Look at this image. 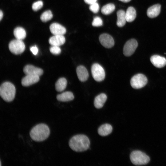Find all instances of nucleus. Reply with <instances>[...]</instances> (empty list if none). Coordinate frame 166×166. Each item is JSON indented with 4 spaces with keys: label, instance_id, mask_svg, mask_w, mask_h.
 I'll list each match as a JSON object with an SVG mask.
<instances>
[{
    "label": "nucleus",
    "instance_id": "obj_1",
    "mask_svg": "<svg viewBox=\"0 0 166 166\" xmlns=\"http://www.w3.org/2000/svg\"><path fill=\"white\" fill-rule=\"evenodd\" d=\"M90 144L89 138L82 134L74 136L70 140L69 142L70 148L76 152H82L87 150L89 148Z\"/></svg>",
    "mask_w": 166,
    "mask_h": 166
},
{
    "label": "nucleus",
    "instance_id": "obj_2",
    "mask_svg": "<svg viewBox=\"0 0 166 166\" xmlns=\"http://www.w3.org/2000/svg\"><path fill=\"white\" fill-rule=\"evenodd\" d=\"M50 133L48 126L45 124L41 123L37 124L31 129L30 135L33 140L40 142L47 138Z\"/></svg>",
    "mask_w": 166,
    "mask_h": 166
},
{
    "label": "nucleus",
    "instance_id": "obj_3",
    "mask_svg": "<svg viewBox=\"0 0 166 166\" xmlns=\"http://www.w3.org/2000/svg\"><path fill=\"white\" fill-rule=\"evenodd\" d=\"M16 89L14 85L10 82L3 83L0 87V95L6 101L10 102L14 99Z\"/></svg>",
    "mask_w": 166,
    "mask_h": 166
},
{
    "label": "nucleus",
    "instance_id": "obj_4",
    "mask_svg": "<svg viewBox=\"0 0 166 166\" xmlns=\"http://www.w3.org/2000/svg\"><path fill=\"white\" fill-rule=\"evenodd\" d=\"M130 159L132 163L136 165L146 164L150 161V158L148 156L139 150L132 152L130 155Z\"/></svg>",
    "mask_w": 166,
    "mask_h": 166
},
{
    "label": "nucleus",
    "instance_id": "obj_5",
    "mask_svg": "<svg viewBox=\"0 0 166 166\" xmlns=\"http://www.w3.org/2000/svg\"><path fill=\"white\" fill-rule=\"evenodd\" d=\"M9 48L12 53L16 55L19 54L24 51L25 46L22 40L16 39L10 42Z\"/></svg>",
    "mask_w": 166,
    "mask_h": 166
},
{
    "label": "nucleus",
    "instance_id": "obj_6",
    "mask_svg": "<svg viewBox=\"0 0 166 166\" xmlns=\"http://www.w3.org/2000/svg\"><path fill=\"white\" fill-rule=\"evenodd\" d=\"M147 83V79L144 74H136L131 79L130 84L132 87L135 89H139L145 86Z\"/></svg>",
    "mask_w": 166,
    "mask_h": 166
},
{
    "label": "nucleus",
    "instance_id": "obj_7",
    "mask_svg": "<svg viewBox=\"0 0 166 166\" xmlns=\"http://www.w3.org/2000/svg\"><path fill=\"white\" fill-rule=\"evenodd\" d=\"M92 76L94 79L97 81H101L104 79L105 73L103 68L99 64H93L91 68Z\"/></svg>",
    "mask_w": 166,
    "mask_h": 166
},
{
    "label": "nucleus",
    "instance_id": "obj_8",
    "mask_svg": "<svg viewBox=\"0 0 166 166\" xmlns=\"http://www.w3.org/2000/svg\"><path fill=\"white\" fill-rule=\"evenodd\" d=\"M138 46L137 41L134 39H131L128 41L125 44L123 52L126 56H129L132 54Z\"/></svg>",
    "mask_w": 166,
    "mask_h": 166
},
{
    "label": "nucleus",
    "instance_id": "obj_9",
    "mask_svg": "<svg viewBox=\"0 0 166 166\" xmlns=\"http://www.w3.org/2000/svg\"><path fill=\"white\" fill-rule=\"evenodd\" d=\"M99 40L101 44L106 48H111L114 45L113 38L111 35L107 34H101L99 37Z\"/></svg>",
    "mask_w": 166,
    "mask_h": 166
},
{
    "label": "nucleus",
    "instance_id": "obj_10",
    "mask_svg": "<svg viewBox=\"0 0 166 166\" xmlns=\"http://www.w3.org/2000/svg\"><path fill=\"white\" fill-rule=\"evenodd\" d=\"M23 72L26 75H35L39 76L42 75L43 73L42 69L30 65L25 66L23 69Z\"/></svg>",
    "mask_w": 166,
    "mask_h": 166
},
{
    "label": "nucleus",
    "instance_id": "obj_11",
    "mask_svg": "<svg viewBox=\"0 0 166 166\" xmlns=\"http://www.w3.org/2000/svg\"><path fill=\"white\" fill-rule=\"evenodd\" d=\"M49 29L53 35H63L66 32L65 28L57 23L51 24L49 26Z\"/></svg>",
    "mask_w": 166,
    "mask_h": 166
},
{
    "label": "nucleus",
    "instance_id": "obj_12",
    "mask_svg": "<svg viewBox=\"0 0 166 166\" xmlns=\"http://www.w3.org/2000/svg\"><path fill=\"white\" fill-rule=\"evenodd\" d=\"M39 79L38 76L26 75L22 79L21 83L23 86H28L37 82Z\"/></svg>",
    "mask_w": 166,
    "mask_h": 166
},
{
    "label": "nucleus",
    "instance_id": "obj_13",
    "mask_svg": "<svg viewBox=\"0 0 166 166\" xmlns=\"http://www.w3.org/2000/svg\"><path fill=\"white\" fill-rule=\"evenodd\" d=\"M152 64L156 67L161 68L166 65V59L164 57L159 55H154L150 58Z\"/></svg>",
    "mask_w": 166,
    "mask_h": 166
},
{
    "label": "nucleus",
    "instance_id": "obj_14",
    "mask_svg": "<svg viewBox=\"0 0 166 166\" xmlns=\"http://www.w3.org/2000/svg\"><path fill=\"white\" fill-rule=\"evenodd\" d=\"M76 73L78 79L81 81H85L88 78V71L83 66L80 65L78 66L76 69Z\"/></svg>",
    "mask_w": 166,
    "mask_h": 166
},
{
    "label": "nucleus",
    "instance_id": "obj_15",
    "mask_svg": "<svg viewBox=\"0 0 166 166\" xmlns=\"http://www.w3.org/2000/svg\"><path fill=\"white\" fill-rule=\"evenodd\" d=\"M65 39L63 35H54L49 39V42L51 45L59 46L64 44Z\"/></svg>",
    "mask_w": 166,
    "mask_h": 166
},
{
    "label": "nucleus",
    "instance_id": "obj_16",
    "mask_svg": "<svg viewBox=\"0 0 166 166\" xmlns=\"http://www.w3.org/2000/svg\"><path fill=\"white\" fill-rule=\"evenodd\" d=\"M161 5L159 4L154 5L147 10V14L148 17L153 18L157 17L160 12Z\"/></svg>",
    "mask_w": 166,
    "mask_h": 166
},
{
    "label": "nucleus",
    "instance_id": "obj_17",
    "mask_svg": "<svg viewBox=\"0 0 166 166\" xmlns=\"http://www.w3.org/2000/svg\"><path fill=\"white\" fill-rule=\"evenodd\" d=\"M107 99L106 95L101 93L96 96L94 100V104L97 109H100L103 107Z\"/></svg>",
    "mask_w": 166,
    "mask_h": 166
},
{
    "label": "nucleus",
    "instance_id": "obj_18",
    "mask_svg": "<svg viewBox=\"0 0 166 166\" xmlns=\"http://www.w3.org/2000/svg\"><path fill=\"white\" fill-rule=\"evenodd\" d=\"M56 98L59 101L67 102L73 100L74 98V96L72 92L66 91L57 95Z\"/></svg>",
    "mask_w": 166,
    "mask_h": 166
},
{
    "label": "nucleus",
    "instance_id": "obj_19",
    "mask_svg": "<svg viewBox=\"0 0 166 166\" xmlns=\"http://www.w3.org/2000/svg\"><path fill=\"white\" fill-rule=\"evenodd\" d=\"M113 130L112 126L110 124H105L100 126L98 129V134L102 136H107L110 134Z\"/></svg>",
    "mask_w": 166,
    "mask_h": 166
},
{
    "label": "nucleus",
    "instance_id": "obj_20",
    "mask_svg": "<svg viewBox=\"0 0 166 166\" xmlns=\"http://www.w3.org/2000/svg\"><path fill=\"white\" fill-rule=\"evenodd\" d=\"M117 25L119 27L123 26L126 21L125 16V12L123 10H121L117 12Z\"/></svg>",
    "mask_w": 166,
    "mask_h": 166
},
{
    "label": "nucleus",
    "instance_id": "obj_21",
    "mask_svg": "<svg viewBox=\"0 0 166 166\" xmlns=\"http://www.w3.org/2000/svg\"><path fill=\"white\" fill-rule=\"evenodd\" d=\"M126 21L131 22L133 21L136 17V12L135 8L132 6L128 7L125 12Z\"/></svg>",
    "mask_w": 166,
    "mask_h": 166
},
{
    "label": "nucleus",
    "instance_id": "obj_22",
    "mask_svg": "<svg viewBox=\"0 0 166 166\" xmlns=\"http://www.w3.org/2000/svg\"><path fill=\"white\" fill-rule=\"evenodd\" d=\"M14 34L16 39L22 40L25 39L26 36L25 30L21 27H17L14 29Z\"/></svg>",
    "mask_w": 166,
    "mask_h": 166
},
{
    "label": "nucleus",
    "instance_id": "obj_23",
    "mask_svg": "<svg viewBox=\"0 0 166 166\" xmlns=\"http://www.w3.org/2000/svg\"><path fill=\"white\" fill-rule=\"evenodd\" d=\"M67 84V81L65 78L62 77L59 78L55 84L56 90L59 92L63 91L66 88Z\"/></svg>",
    "mask_w": 166,
    "mask_h": 166
},
{
    "label": "nucleus",
    "instance_id": "obj_24",
    "mask_svg": "<svg viewBox=\"0 0 166 166\" xmlns=\"http://www.w3.org/2000/svg\"><path fill=\"white\" fill-rule=\"evenodd\" d=\"M115 7L113 3L107 4L103 6L101 9L102 13L105 15H108L113 12L115 9Z\"/></svg>",
    "mask_w": 166,
    "mask_h": 166
},
{
    "label": "nucleus",
    "instance_id": "obj_25",
    "mask_svg": "<svg viewBox=\"0 0 166 166\" xmlns=\"http://www.w3.org/2000/svg\"><path fill=\"white\" fill-rule=\"evenodd\" d=\"M53 16L51 11L50 10H48L42 14L40 16V19L42 22H46L50 20L52 18Z\"/></svg>",
    "mask_w": 166,
    "mask_h": 166
},
{
    "label": "nucleus",
    "instance_id": "obj_26",
    "mask_svg": "<svg viewBox=\"0 0 166 166\" xmlns=\"http://www.w3.org/2000/svg\"><path fill=\"white\" fill-rule=\"evenodd\" d=\"M102 25V20L101 18L96 16L94 18L92 22V25L93 26L99 27L101 26Z\"/></svg>",
    "mask_w": 166,
    "mask_h": 166
},
{
    "label": "nucleus",
    "instance_id": "obj_27",
    "mask_svg": "<svg viewBox=\"0 0 166 166\" xmlns=\"http://www.w3.org/2000/svg\"><path fill=\"white\" fill-rule=\"evenodd\" d=\"M43 2L42 1L39 0L34 2L32 5V9L35 11H38L41 9L43 6Z\"/></svg>",
    "mask_w": 166,
    "mask_h": 166
},
{
    "label": "nucleus",
    "instance_id": "obj_28",
    "mask_svg": "<svg viewBox=\"0 0 166 166\" xmlns=\"http://www.w3.org/2000/svg\"><path fill=\"white\" fill-rule=\"evenodd\" d=\"M50 52L55 55L59 54L61 52V49L59 46L52 45L50 48Z\"/></svg>",
    "mask_w": 166,
    "mask_h": 166
},
{
    "label": "nucleus",
    "instance_id": "obj_29",
    "mask_svg": "<svg viewBox=\"0 0 166 166\" xmlns=\"http://www.w3.org/2000/svg\"><path fill=\"white\" fill-rule=\"evenodd\" d=\"M89 9L93 13H97L98 12L99 9V4L97 2L94 3L90 5Z\"/></svg>",
    "mask_w": 166,
    "mask_h": 166
},
{
    "label": "nucleus",
    "instance_id": "obj_30",
    "mask_svg": "<svg viewBox=\"0 0 166 166\" xmlns=\"http://www.w3.org/2000/svg\"><path fill=\"white\" fill-rule=\"evenodd\" d=\"M30 49L34 55H36L37 54L38 51V49L36 46H31L30 47Z\"/></svg>",
    "mask_w": 166,
    "mask_h": 166
},
{
    "label": "nucleus",
    "instance_id": "obj_31",
    "mask_svg": "<svg viewBox=\"0 0 166 166\" xmlns=\"http://www.w3.org/2000/svg\"><path fill=\"white\" fill-rule=\"evenodd\" d=\"M97 0H84V2L87 4L91 5L96 2Z\"/></svg>",
    "mask_w": 166,
    "mask_h": 166
},
{
    "label": "nucleus",
    "instance_id": "obj_32",
    "mask_svg": "<svg viewBox=\"0 0 166 166\" xmlns=\"http://www.w3.org/2000/svg\"><path fill=\"white\" fill-rule=\"evenodd\" d=\"M3 17V13L1 10L0 11V20H1Z\"/></svg>",
    "mask_w": 166,
    "mask_h": 166
},
{
    "label": "nucleus",
    "instance_id": "obj_33",
    "mask_svg": "<svg viewBox=\"0 0 166 166\" xmlns=\"http://www.w3.org/2000/svg\"><path fill=\"white\" fill-rule=\"evenodd\" d=\"M120 1L123 2L127 3L130 2L131 0H119Z\"/></svg>",
    "mask_w": 166,
    "mask_h": 166
}]
</instances>
